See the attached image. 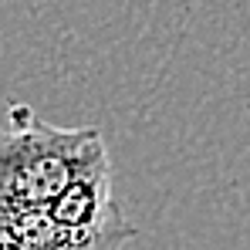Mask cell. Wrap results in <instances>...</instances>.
<instances>
[{"label":"cell","instance_id":"6da1fadb","mask_svg":"<svg viewBox=\"0 0 250 250\" xmlns=\"http://www.w3.org/2000/svg\"><path fill=\"white\" fill-rule=\"evenodd\" d=\"M102 163L98 128H58L17 105L0 128V209H38Z\"/></svg>","mask_w":250,"mask_h":250},{"label":"cell","instance_id":"7a4b0ae2","mask_svg":"<svg viewBox=\"0 0 250 250\" xmlns=\"http://www.w3.org/2000/svg\"><path fill=\"white\" fill-rule=\"evenodd\" d=\"M0 250H27V247H21L17 240H10V237H3V233H0Z\"/></svg>","mask_w":250,"mask_h":250}]
</instances>
